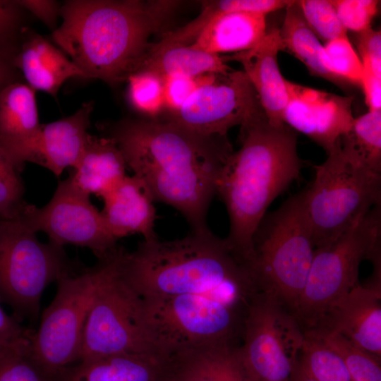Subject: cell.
Segmentation results:
<instances>
[{"mask_svg": "<svg viewBox=\"0 0 381 381\" xmlns=\"http://www.w3.org/2000/svg\"><path fill=\"white\" fill-rule=\"evenodd\" d=\"M99 128L155 202L178 210L191 232L210 231L208 210L234 151L227 135H203L161 118L124 119Z\"/></svg>", "mask_w": 381, "mask_h": 381, "instance_id": "obj_1", "label": "cell"}, {"mask_svg": "<svg viewBox=\"0 0 381 381\" xmlns=\"http://www.w3.org/2000/svg\"><path fill=\"white\" fill-rule=\"evenodd\" d=\"M180 1L68 0L52 39L82 72L115 87L137 71L152 35L169 24Z\"/></svg>", "mask_w": 381, "mask_h": 381, "instance_id": "obj_2", "label": "cell"}, {"mask_svg": "<svg viewBox=\"0 0 381 381\" xmlns=\"http://www.w3.org/2000/svg\"><path fill=\"white\" fill-rule=\"evenodd\" d=\"M241 147L225 164L217 194L225 205L229 231L225 238L246 265L252 255L253 238L274 200L301 176L297 132L275 124L262 107L241 126Z\"/></svg>", "mask_w": 381, "mask_h": 381, "instance_id": "obj_3", "label": "cell"}, {"mask_svg": "<svg viewBox=\"0 0 381 381\" xmlns=\"http://www.w3.org/2000/svg\"><path fill=\"white\" fill-rule=\"evenodd\" d=\"M119 274L143 298L256 288L246 263L210 230L172 241L143 239L133 252L122 248Z\"/></svg>", "mask_w": 381, "mask_h": 381, "instance_id": "obj_4", "label": "cell"}, {"mask_svg": "<svg viewBox=\"0 0 381 381\" xmlns=\"http://www.w3.org/2000/svg\"><path fill=\"white\" fill-rule=\"evenodd\" d=\"M255 292L251 287L235 286L203 294L141 298L156 346L168 357L199 346L238 345Z\"/></svg>", "mask_w": 381, "mask_h": 381, "instance_id": "obj_5", "label": "cell"}, {"mask_svg": "<svg viewBox=\"0 0 381 381\" xmlns=\"http://www.w3.org/2000/svg\"><path fill=\"white\" fill-rule=\"evenodd\" d=\"M315 250L301 192L266 214L253 236L248 267L258 291L274 295L294 313Z\"/></svg>", "mask_w": 381, "mask_h": 381, "instance_id": "obj_6", "label": "cell"}, {"mask_svg": "<svg viewBox=\"0 0 381 381\" xmlns=\"http://www.w3.org/2000/svg\"><path fill=\"white\" fill-rule=\"evenodd\" d=\"M115 250L99 258L93 267L56 282L54 298L42 313L37 329L32 332L25 353L44 381H55L78 361L89 310L111 270Z\"/></svg>", "mask_w": 381, "mask_h": 381, "instance_id": "obj_7", "label": "cell"}, {"mask_svg": "<svg viewBox=\"0 0 381 381\" xmlns=\"http://www.w3.org/2000/svg\"><path fill=\"white\" fill-rule=\"evenodd\" d=\"M327 154L302 192L315 248L334 241L381 205V173L348 158L339 141Z\"/></svg>", "mask_w": 381, "mask_h": 381, "instance_id": "obj_8", "label": "cell"}, {"mask_svg": "<svg viewBox=\"0 0 381 381\" xmlns=\"http://www.w3.org/2000/svg\"><path fill=\"white\" fill-rule=\"evenodd\" d=\"M19 216L0 219V301L14 318L35 322L45 289L83 267L64 247L40 241Z\"/></svg>", "mask_w": 381, "mask_h": 381, "instance_id": "obj_9", "label": "cell"}, {"mask_svg": "<svg viewBox=\"0 0 381 381\" xmlns=\"http://www.w3.org/2000/svg\"><path fill=\"white\" fill-rule=\"evenodd\" d=\"M381 205L331 243L317 248L294 314L303 332L314 329L340 298L358 284L363 259L380 254Z\"/></svg>", "mask_w": 381, "mask_h": 381, "instance_id": "obj_10", "label": "cell"}, {"mask_svg": "<svg viewBox=\"0 0 381 381\" xmlns=\"http://www.w3.org/2000/svg\"><path fill=\"white\" fill-rule=\"evenodd\" d=\"M121 249L116 250L111 270L89 310L78 361L120 353L163 356L147 322L142 298L119 276Z\"/></svg>", "mask_w": 381, "mask_h": 381, "instance_id": "obj_11", "label": "cell"}, {"mask_svg": "<svg viewBox=\"0 0 381 381\" xmlns=\"http://www.w3.org/2000/svg\"><path fill=\"white\" fill-rule=\"evenodd\" d=\"M303 337L284 303L270 293L257 291L248 305L238 356L252 381H289Z\"/></svg>", "mask_w": 381, "mask_h": 381, "instance_id": "obj_12", "label": "cell"}, {"mask_svg": "<svg viewBox=\"0 0 381 381\" xmlns=\"http://www.w3.org/2000/svg\"><path fill=\"white\" fill-rule=\"evenodd\" d=\"M20 217L34 232L45 233L49 241L62 247L71 244L89 248L98 259L118 246L90 196L75 188L68 178L59 183L44 206L27 203Z\"/></svg>", "mask_w": 381, "mask_h": 381, "instance_id": "obj_13", "label": "cell"}, {"mask_svg": "<svg viewBox=\"0 0 381 381\" xmlns=\"http://www.w3.org/2000/svg\"><path fill=\"white\" fill-rule=\"evenodd\" d=\"M262 107L243 71L215 73L201 85L180 109L159 118L206 136L227 135Z\"/></svg>", "mask_w": 381, "mask_h": 381, "instance_id": "obj_14", "label": "cell"}, {"mask_svg": "<svg viewBox=\"0 0 381 381\" xmlns=\"http://www.w3.org/2000/svg\"><path fill=\"white\" fill-rule=\"evenodd\" d=\"M288 100L283 122L327 152L351 128L353 96H341L286 80Z\"/></svg>", "mask_w": 381, "mask_h": 381, "instance_id": "obj_15", "label": "cell"}, {"mask_svg": "<svg viewBox=\"0 0 381 381\" xmlns=\"http://www.w3.org/2000/svg\"><path fill=\"white\" fill-rule=\"evenodd\" d=\"M313 329L337 333L358 348L381 357V288L357 284Z\"/></svg>", "mask_w": 381, "mask_h": 381, "instance_id": "obj_16", "label": "cell"}, {"mask_svg": "<svg viewBox=\"0 0 381 381\" xmlns=\"http://www.w3.org/2000/svg\"><path fill=\"white\" fill-rule=\"evenodd\" d=\"M93 102H87L73 114L48 123H41L33 143L30 162L60 176L79 159L89 135Z\"/></svg>", "mask_w": 381, "mask_h": 381, "instance_id": "obj_17", "label": "cell"}, {"mask_svg": "<svg viewBox=\"0 0 381 381\" xmlns=\"http://www.w3.org/2000/svg\"><path fill=\"white\" fill-rule=\"evenodd\" d=\"M282 51L279 29L267 31L265 37L251 49L223 57L224 61L240 63L253 85L269 120L275 124L284 123L283 113L288 96L286 79L277 62Z\"/></svg>", "mask_w": 381, "mask_h": 381, "instance_id": "obj_18", "label": "cell"}, {"mask_svg": "<svg viewBox=\"0 0 381 381\" xmlns=\"http://www.w3.org/2000/svg\"><path fill=\"white\" fill-rule=\"evenodd\" d=\"M35 92L20 81L9 84L0 92V147L20 171L30 162L41 126Z\"/></svg>", "mask_w": 381, "mask_h": 381, "instance_id": "obj_19", "label": "cell"}, {"mask_svg": "<svg viewBox=\"0 0 381 381\" xmlns=\"http://www.w3.org/2000/svg\"><path fill=\"white\" fill-rule=\"evenodd\" d=\"M13 56V64L26 84L56 98L62 85L83 78L73 62L45 37L25 27Z\"/></svg>", "mask_w": 381, "mask_h": 381, "instance_id": "obj_20", "label": "cell"}, {"mask_svg": "<svg viewBox=\"0 0 381 381\" xmlns=\"http://www.w3.org/2000/svg\"><path fill=\"white\" fill-rule=\"evenodd\" d=\"M101 198L104 202L101 215L116 241L135 234L144 240L157 237L154 230L155 200L138 177L126 175Z\"/></svg>", "mask_w": 381, "mask_h": 381, "instance_id": "obj_21", "label": "cell"}, {"mask_svg": "<svg viewBox=\"0 0 381 381\" xmlns=\"http://www.w3.org/2000/svg\"><path fill=\"white\" fill-rule=\"evenodd\" d=\"M239 345L210 344L169 355L162 381H252L238 356Z\"/></svg>", "mask_w": 381, "mask_h": 381, "instance_id": "obj_22", "label": "cell"}, {"mask_svg": "<svg viewBox=\"0 0 381 381\" xmlns=\"http://www.w3.org/2000/svg\"><path fill=\"white\" fill-rule=\"evenodd\" d=\"M166 360L136 353L83 359L64 368L55 381H162Z\"/></svg>", "mask_w": 381, "mask_h": 381, "instance_id": "obj_23", "label": "cell"}, {"mask_svg": "<svg viewBox=\"0 0 381 381\" xmlns=\"http://www.w3.org/2000/svg\"><path fill=\"white\" fill-rule=\"evenodd\" d=\"M123 155L111 138L89 134L68 179L80 192L102 198L127 174Z\"/></svg>", "mask_w": 381, "mask_h": 381, "instance_id": "obj_24", "label": "cell"}, {"mask_svg": "<svg viewBox=\"0 0 381 381\" xmlns=\"http://www.w3.org/2000/svg\"><path fill=\"white\" fill-rule=\"evenodd\" d=\"M266 16L249 12L217 15L189 46L216 55L248 50L266 35Z\"/></svg>", "mask_w": 381, "mask_h": 381, "instance_id": "obj_25", "label": "cell"}, {"mask_svg": "<svg viewBox=\"0 0 381 381\" xmlns=\"http://www.w3.org/2000/svg\"><path fill=\"white\" fill-rule=\"evenodd\" d=\"M285 10L279 29L282 51L301 61L312 75L328 80L342 89L352 86L327 68L323 46L308 25L297 1H290Z\"/></svg>", "mask_w": 381, "mask_h": 381, "instance_id": "obj_26", "label": "cell"}, {"mask_svg": "<svg viewBox=\"0 0 381 381\" xmlns=\"http://www.w3.org/2000/svg\"><path fill=\"white\" fill-rule=\"evenodd\" d=\"M231 70L219 55L194 49L189 45L160 49L150 45L136 71L152 72L163 78L174 75L195 78L207 73H226Z\"/></svg>", "mask_w": 381, "mask_h": 381, "instance_id": "obj_27", "label": "cell"}, {"mask_svg": "<svg viewBox=\"0 0 381 381\" xmlns=\"http://www.w3.org/2000/svg\"><path fill=\"white\" fill-rule=\"evenodd\" d=\"M341 152L352 161L381 173V111L355 118L351 129L339 140Z\"/></svg>", "mask_w": 381, "mask_h": 381, "instance_id": "obj_28", "label": "cell"}, {"mask_svg": "<svg viewBox=\"0 0 381 381\" xmlns=\"http://www.w3.org/2000/svg\"><path fill=\"white\" fill-rule=\"evenodd\" d=\"M298 362L316 381H351L342 358L311 332H303Z\"/></svg>", "mask_w": 381, "mask_h": 381, "instance_id": "obj_29", "label": "cell"}, {"mask_svg": "<svg viewBox=\"0 0 381 381\" xmlns=\"http://www.w3.org/2000/svg\"><path fill=\"white\" fill-rule=\"evenodd\" d=\"M344 362L351 381H381V357L352 344L340 334L323 329H312Z\"/></svg>", "mask_w": 381, "mask_h": 381, "instance_id": "obj_30", "label": "cell"}, {"mask_svg": "<svg viewBox=\"0 0 381 381\" xmlns=\"http://www.w3.org/2000/svg\"><path fill=\"white\" fill-rule=\"evenodd\" d=\"M128 99L132 107L144 116L157 119L165 110L163 78L146 71L132 73L127 79Z\"/></svg>", "mask_w": 381, "mask_h": 381, "instance_id": "obj_31", "label": "cell"}, {"mask_svg": "<svg viewBox=\"0 0 381 381\" xmlns=\"http://www.w3.org/2000/svg\"><path fill=\"white\" fill-rule=\"evenodd\" d=\"M323 49L327 68L351 85L361 87L363 64L348 37L325 43Z\"/></svg>", "mask_w": 381, "mask_h": 381, "instance_id": "obj_32", "label": "cell"}, {"mask_svg": "<svg viewBox=\"0 0 381 381\" xmlns=\"http://www.w3.org/2000/svg\"><path fill=\"white\" fill-rule=\"evenodd\" d=\"M21 171L0 147V219H12L20 214L27 202Z\"/></svg>", "mask_w": 381, "mask_h": 381, "instance_id": "obj_33", "label": "cell"}, {"mask_svg": "<svg viewBox=\"0 0 381 381\" xmlns=\"http://www.w3.org/2000/svg\"><path fill=\"white\" fill-rule=\"evenodd\" d=\"M297 3L308 25L319 40L327 43L347 36L329 0H300Z\"/></svg>", "mask_w": 381, "mask_h": 381, "instance_id": "obj_34", "label": "cell"}, {"mask_svg": "<svg viewBox=\"0 0 381 381\" xmlns=\"http://www.w3.org/2000/svg\"><path fill=\"white\" fill-rule=\"evenodd\" d=\"M342 26L348 30L361 32L371 28L378 11L377 0H329Z\"/></svg>", "mask_w": 381, "mask_h": 381, "instance_id": "obj_35", "label": "cell"}, {"mask_svg": "<svg viewBox=\"0 0 381 381\" xmlns=\"http://www.w3.org/2000/svg\"><path fill=\"white\" fill-rule=\"evenodd\" d=\"M214 74L207 73L195 78L180 75L163 78L166 110L164 113H171L180 109L193 92Z\"/></svg>", "mask_w": 381, "mask_h": 381, "instance_id": "obj_36", "label": "cell"}, {"mask_svg": "<svg viewBox=\"0 0 381 381\" xmlns=\"http://www.w3.org/2000/svg\"><path fill=\"white\" fill-rule=\"evenodd\" d=\"M27 349L16 347L0 358V381H44L26 358Z\"/></svg>", "mask_w": 381, "mask_h": 381, "instance_id": "obj_37", "label": "cell"}, {"mask_svg": "<svg viewBox=\"0 0 381 381\" xmlns=\"http://www.w3.org/2000/svg\"><path fill=\"white\" fill-rule=\"evenodd\" d=\"M25 11L16 1L0 0V47L17 45L23 26Z\"/></svg>", "mask_w": 381, "mask_h": 381, "instance_id": "obj_38", "label": "cell"}, {"mask_svg": "<svg viewBox=\"0 0 381 381\" xmlns=\"http://www.w3.org/2000/svg\"><path fill=\"white\" fill-rule=\"evenodd\" d=\"M356 47L363 65L381 78V32L370 28L358 33Z\"/></svg>", "mask_w": 381, "mask_h": 381, "instance_id": "obj_39", "label": "cell"}, {"mask_svg": "<svg viewBox=\"0 0 381 381\" xmlns=\"http://www.w3.org/2000/svg\"><path fill=\"white\" fill-rule=\"evenodd\" d=\"M17 3L27 12L40 20L52 31L56 29L61 16V5L53 0H17Z\"/></svg>", "mask_w": 381, "mask_h": 381, "instance_id": "obj_40", "label": "cell"}, {"mask_svg": "<svg viewBox=\"0 0 381 381\" xmlns=\"http://www.w3.org/2000/svg\"><path fill=\"white\" fill-rule=\"evenodd\" d=\"M0 301V339L11 344H28L32 329L20 324L14 317L8 315Z\"/></svg>", "mask_w": 381, "mask_h": 381, "instance_id": "obj_41", "label": "cell"}, {"mask_svg": "<svg viewBox=\"0 0 381 381\" xmlns=\"http://www.w3.org/2000/svg\"><path fill=\"white\" fill-rule=\"evenodd\" d=\"M361 87L369 111H381V78L377 77L365 65H363Z\"/></svg>", "mask_w": 381, "mask_h": 381, "instance_id": "obj_42", "label": "cell"}, {"mask_svg": "<svg viewBox=\"0 0 381 381\" xmlns=\"http://www.w3.org/2000/svg\"><path fill=\"white\" fill-rule=\"evenodd\" d=\"M13 47H0V92L9 84L20 81V73L13 64Z\"/></svg>", "mask_w": 381, "mask_h": 381, "instance_id": "obj_43", "label": "cell"}, {"mask_svg": "<svg viewBox=\"0 0 381 381\" xmlns=\"http://www.w3.org/2000/svg\"><path fill=\"white\" fill-rule=\"evenodd\" d=\"M289 381H316L309 375L299 363L298 360L292 371Z\"/></svg>", "mask_w": 381, "mask_h": 381, "instance_id": "obj_44", "label": "cell"}, {"mask_svg": "<svg viewBox=\"0 0 381 381\" xmlns=\"http://www.w3.org/2000/svg\"><path fill=\"white\" fill-rule=\"evenodd\" d=\"M28 345V344H11L0 339V358L13 349Z\"/></svg>", "mask_w": 381, "mask_h": 381, "instance_id": "obj_45", "label": "cell"}]
</instances>
